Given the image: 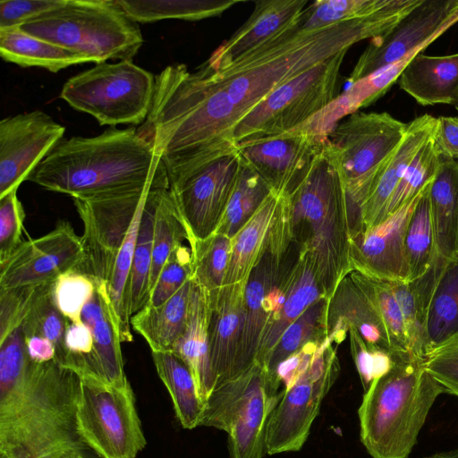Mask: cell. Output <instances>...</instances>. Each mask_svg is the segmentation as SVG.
Returning <instances> with one entry per match:
<instances>
[{
	"mask_svg": "<svg viewBox=\"0 0 458 458\" xmlns=\"http://www.w3.org/2000/svg\"><path fill=\"white\" fill-rule=\"evenodd\" d=\"M394 24L386 9L311 30L300 29L298 20L223 69L205 63L193 72L182 64L169 65L156 76L151 107L137 132L162 160L230 151L236 148V124L275 89L359 41L381 37Z\"/></svg>",
	"mask_w": 458,
	"mask_h": 458,
	"instance_id": "cell-1",
	"label": "cell"
},
{
	"mask_svg": "<svg viewBox=\"0 0 458 458\" xmlns=\"http://www.w3.org/2000/svg\"><path fill=\"white\" fill-rule=\"evenodd\" d=\"M81 379L56 360L0 358V458H62L86 449L76 428Z\"/></svg>",
	"mask_w": 458,
	"mask_h": 458,
	"instance_id": "cell-2",
	"label": "cell"
},
{
	"mask_svg": "<svg viewBox=\"0 0 458 458\" xmlns=\"http://www.w3.org/2000/svg\"><path fill=\"white\" fill-rule=\"evenodd\" d=\"M165 172L160 156L131 127L63 139L27 180L72 199L89 198L144 186Z\"/></svg>",
	"mask_w": 458,
	"mask_h": 458,
	"instance_id": "cell-3",
	"label": "cell"
},
{
	"mask_svg": "<svg viewBox=\"0 0 458 458\" xmlns=\"http://www.w3.org/2000/svg\"><path fill=\"white\" fill-rule=\"evenodd\" d=\"M287 200L293 239L311 259L326 296L331 299L352 271V220L343 170L328 139Z\"/></svg>",
	"mask_w": 458,
	"mask_h": 458,
	"instance_id": "cell-4",
	"label": "cell"
},
{
	"mask_svg": "<svg viewBox=\"0 0 458 458\" xmlns=\"http://www.w3.org/2000/svg\"><path fill=\"white\" fill-rule=\"evenodd\" d=\"M393 356V368L364 391L358 410L360 441L372 458H407L435 401L446 393L425 359Z\"/></svg>",
	"mask_w": 458,
	"mask_h": 458,
	"instance_id": "cell-5",
	"label": "cell"
},
{
	"mask_svg": "<svg viewBox=\"0 0 458 458\" xmlns=\"http://www.w3.org/2000/svg\"><path fill=\"white\" fill-rule=\"evenodd\" d=\"M20 28L96 64L131 60L144 41L139 23L117 0H65Z\"/></svg>",
	"mask_w": 458,
	"mask_h": 458,
	"instance_id": "cell-6",
	"label": "cell"
},
{
	"mask_svg": "<svg viewBox=\"0 0 458 458\" xmlns=\"http://www.w3.org/2000/svg\"><path fill=\"white\" fill-rule=\"evenodd\" d=\"M280 385L254 362L213 389L204 403L199 426L228 434L230 458H263L268 419L279 402Z\"/></svg>",
	"mask_w": 458,
	"mask_h": 458,
	"instance_id": "cell-7",
	"label": "cell"
},
{
	"mask_svg": "<svg viewBox=\"0 0 458 458\" xmlns=\"http://www.w3.org/2000/svg\"><path fill=\"white\" fill-rule=\"evenodd\" d=\"M156 77L131 60L100 63L71 77L60 98L100 125L141 124L153 101Z\"/></svg>",
	"mask_w": 458,
	"mask_h": 458,
	"instance_id": "cell-8",
	"label": "cell"
},
{
	"mask_svg": "<svg viewBox=\"0 0 458 458\" xmlns=\"http://www.w3.org/2000/svg\"><path fill=\"white\" fill-rule=\"evenodd\" d=\"M162 161L189 244L208 238L222 219L242 165L237 148L206 158Z\"/></svg>",
	"mask_w": 458,
	"mask_h": 458,
	"instance_id": "cell-9",
	"label": "cell"
},
{
	"mask_svg": "<svg viewBox=\"0 0 458 458\" xmlns=\"http://www.w3.org/2000/svg\"><path fill=\"white\" fill-rule=\"evenodd\" d=\"M343 51L275 89L234 127L237 143L253 138L283 134L296 129L325 108L337 95Z\"/></svg>",
	"mask_w": 458,
	"mask_h": 458,
	"instance_id": "cell-10",
	"label": "cell"
},
{
	"mask_svg": "<svg viewBox=\"0 0 458 458\" xmlns=\"http://www.w3.org/2000/svg\"><path fill=\"white\" fill-rule=\"evenodd\" d=\"M80 379L75 421L81 441L99 458H137L147 442L131 385Z\"/></svg>",
	"mask_w": 458,
	"mask_h": 458,
	"instance_id": "cell-11",
	"label": "cell"
},
{
	"mask_svg": "<svg viewBox=\"0 0 458 458\" xmlns=\"http://www.w3.org/2000/svg\"><path fill=\"white\" fill-rule=\"evenodd\" d=\"M408 123L387 112H356L328 135L343 170L351 214L362 224L360 208L380 165L403 140Z\"/></svg>",
	"mask_w": 458,
	"mask_h": 458,
	"instance_id": "cell-12",
	"label": "cell"
},
{
	"mask_svg": "<svg viewBox=\"0 0 458 458\" xmlns=\"http://www.w3.org/2000/svg\"><path fill=\"white\" fill-rule=\"evenodd\" d=\"M334 341L327 336L308 366L285 384L267 425V454L297 452L307 441L321 403L340 373Z\"/></svg>",
	"mask_w": 458,
	"mask_h": 458,
	"instance_id": "cell-13",
	"label": "cell"
},
{
	"mask_svg": "<svg viewBox=\"0 0 458 458\" xmlns=\"http://www.w3.org/2000/svg\"><path fill=\"white\" fill-rule=\"evenodd\" d=\"M150 182L111 194L72 199L83 224L81 237L85 261L80 272L107 284L118 251Z\"/></svg>",
	"mask_w": 458,
	"mask_h": 458,
	"instance_id": "cell-14",
	"label": "cell"
},
{
	"mask_svg": "<svg viewBox=\"0 0 458 458\" xmlns=\"http://www.w3.org/2000/svg\"><path fill=\"white\" fill-rule=\"evenodd\" d=\"M293 242L288 204L282 198L266 248L247 280L234 377L256 360L259 341L270 317L268 296L280 279L286 253Z\"/></svg>",
	"mask_w": 458,
	"mask_h": 458,
	"instance_id": "cell-15",
	"label": "cell"
},
{
	"mask_svg": "<svg viewBox=\"0 0 458 458\" xmlns=\"http://www.w3.org/2000/svg\"><path fill=\"white\" fill-rule=\"evenodd\" d=\"M457 22L458 0H422L392 30L370 39L348 83L381 71L420 47H428Z\"/></svg>",
	"mask_w": 458,
	"mask_h": 458,
	"instance_id": "cell-16",
	"label": "cell"
},
{
	"mask_svg": "<svg viewBox=\"0 0 458 458\" xmlns=\"http://www.w3.org/2000/svg\"><path fill=\"white\" fill-rule=\"evenodd\" d=\"M84 261L81 237L60 220L47 234L22 242L0 263V289L54 284L68 271H80Z\"/></svg>",
	"mask_w": 458,
	"mask_h": 458,
	"instance_id": "cell-17",
	"label": "cell"
},
{
	"mask_svg": "<svg viewBox=\"0 0 458 458\" xmlns=\"http://www.w3.org/2000/svg\"><path fill=\"white\" fill-rule=\"evenodd\" d=\"M327 139L290 131L244 140L235 147L271 192L288 197L301 184Z\"/></svg>",
	"mask_w": 458,
	"mask_h": 458,
	"instance_id": "cell-18",
	"label": "cell"
},
{
	"mask_svg": "<svg viewBox=\"0 0 458 458\" xmlns=\"http://www.w3.org/2000/svg\"><path fill=\"white\" fill-rule=\"evenodd\" d=\"M64 132L63 125L40 110L0 121V198L28 179Z\"/></svg>",
	"mask_w": 458,
	"mask_h": 458,
	"instance_id": "cell-19",
	"label": "cell"
},
{
	"mask_svg": "<svg viewBox=\"0 0 458 458\" xmlns=\"http://www.w3.org/2000/svg\"><path fill=\"white\" fill-rule=\"evenodd\" d=\"M422 191L379 225L351 236L352 270L383 280L408 281L404 238Z\"/></svg>",
	"mask_w": 458,
	"mask_h": 458,
	"instance_id": "cell-20",
	"label": "cell"
},
{
	"mask_svg": "<svg viewBox=\"0 0 458 458\" xmlns=\"http://www.w3.org/2000/svg\"><path fill=\"white\" fill-rule=\"evenodd\" d=\"M308 0H261L248 20L209 56L205 64L223 69L295 24Z\"/></svg>",
	"mask_w": 458,
	"mask_h": 458,
	"instance_id": "cell-21",
	"label": "cell"
},
{
	"mask_svg": "<svg viewBox=\"0 0 458 458\" xmlns=\"http://www.w3.org/2000/svg\"><path fill=\"white\" fill-rule=\"evenodd\" d=\"M437 123V118L428 114L408 123L403 140L380 165L371 181L360 208L361 231L384 221L386 207L394 190L419 150L433 136Z\"/></svg>",
	"mask_w": 458,
	"mask_h": 458,
	"instance_id": "cell-22",
	"label": "cell"
},
{
	"mask_svg": "<svg viewBox=\"0 0 458 458\" xmlns=\"http://www.w3.org/2000/svg\"><path fill=\"white\" fill-rule=\"evenodd\" d=\"M96 290L81 311V320L93 336V352L89 374L80 378H94L114 386L130 384L124 371L119 327L104 281L95 280Z\"/></svg>",
	"mask_w": 458,
	"mask_h": 458,
	"instance_id": "cell-23",
	"label": "cell"
},
{
	"mask_svg": "<svg viewBox=\"0 0 458 458\" xmlns=\"http://www.w3.org/2000/svg\"><path fill=\"white\" fill-rule=\"evenodd\" d=\"M245 287L242 284L223 286L216 299L209 303V358L216 386L234 377L242 330Z\"/></svg>",
	"mask_w": 458,
	"mask_h": 458,
	"instance_id": "cell-24",
	"label": "cell"
},
{
	"mask_svg": "<svg viewBox=\"0 0 458 458\" xmlns=\"http://www.w3.org/2000/svg\"><path fill=\"white\" fill-rule=\"evenodd\" d=\"M349 328H354L369 345L392 353L389 335L382 318L370 300L347 275L330 299L327 333L340 344Z\"/></svg>",
	"mask_w": 458,
	"mask_h": 458,
	"instance_id": "cell-25",
	"label": "cell"
},
{
	"mask_svg": "<svg viewBox=\"0 0 458 458\" xmlns=\"http://www.w3.org/2000/svg\"><path fill=\"white\" fill-rule=\"evenodd\" d=\"M401 89L421 106L454 105L458 99V53L416 55L398 80Z\"/></svg>",
	"mask_w": 458,
	"mask_h": 458,
	"instance_id": "cell-26",
	"label": "cell"
},
{
	"mask_svg": "<svg viewBox=\"0 0 458 458\" xmlns=\"http://www.w3.org/2000/svg\"><path fill=\"white\" fill-rule=\"evenodd\" d=\"M324 296L326 293L311 259L300 250V257L289 278L284 302L279 312L266 324L255 362L263 364L286 328Z\"/></svg>",
	"mask_w": 458,
	"mask_h": 458,
	"instance_id": "cell-27",
	"label": "cell"
},
{
	"mask_svg": "<svg viewBox=\"0 0 458 458\" xmlns=\"http://www.w3.org/2000/svg\"><path fill=\"white\" fill-rule=\"evenodd\" d=\"M209 314L206 294L193 283L187 325L172 350L191 369L204 403L216 385L209 358Z\"/></svg>",
	"mask_w": 458,
	"mask_h": 458,
	"instance_id": "cell-28",
	"label": "cell"
},
{
	"mask_svg": "<svg viewBox=\"0 0 458 458\" xmlns=\"http://www.w3.org/2000/svg\"><path fill=\"white\" fill-rule=\"evenodd\" d=\"M448 259L437 253L429 268L412 281H388L400 305L406 328L410 352L425 359L428 350L427 318L430 301Z\"/></svg>",
	"mask_w": 458,
	"mask_h": 458,
	"instance_id": "cell-29",
	"label": "cell"
},
{
	"mask_svg": "<svg viewBox=\"0 0 458 458\" xmlns=\"http://www.w3.org/2000/svg\"><path fill=\"white\" fill-rule=\"evenodd\" d=\"M428 194L437 253L451 259L458 253V160L440 156Z\"/></svg>",
	"mask_w": 458,
	"mask_h": 458,
	"instance_id": "cell-30",
	"label": "cell"
},
{
	"mask_svg": "<svg viewBox=\"0 0 458 458\" xmlns=\"http://www.w3.org/2000/svg\"><path fill=\"white\" fill-rule=\"evenodd\" d=\"M193 282L191 279L157 306L146 305L131 318V326L148 343L151 352H169L183 334L189 316Z\"/></svg>",
	"mask_w": 458,
	"mask_h": 458,
	"instance_id": "cell-31",
	"label": "cell"
},
{
	"mask_svg": "<svg viewBox=\"0 0 458 458\" xmlns=\"http://www.w3.org/2000/svg\"><path fill=\"white\" fill-rule=\"evenodd\" d=\"M281 200L271 192L245 225L231 239V253L224 286L246 285L261 257Z\"/></svg>",
	"mask_w": 458,
	"mask_h": 458,
	"instance_id": "cell-32",
	"label": "cell"
},
{
	"mask_svg": "<svg viewBox=\"0 0 458 458\" xmlns=\"http://www.w3.org/2000/svg\"><path fill=\"white\" fill-rule=\"evenodd\" d=\"M0 55L5 62L52 72L89 62L86 56L30 35L20 27L0 29Z\"/></svg>",
	"mask_w": 458,
	"mask_h": 458,
	"instance_id": "cell-33",
	"label": "cell"
},
{
	"mask_svg": "<svg viewBox=\"0 0 458 458\" xmlns=\"http://www.w3.org/2000/svg\"><path fill=\"white\" fill-rule=\"evenodd\" d=\"M165 188H168L167 175L150 187L142 211L130 276L129 297L131 317L143 309L149 300L156 210Z\"/></svg>",
	"mask_w": 458,
	"mask_h": 458,
	"instance_id": "cell-34",
	"label": "cell"
},
{
	"mask_svg": "<svg viewBox=\"0 0 458 458\" xmlns=\"http://www.w3.org/2000/svg\"><path fill=\"white\" fill-rule=\"evenodd\" d=\"M160 379L167 388L176 417L186 429L199 427L204 403L189 366L174 352H151Z\"/></svg>",
	"mask_w": 458,
	"mask_h": 458,
	"instance_id": "cell-35",
	"label": "cell"
},
{
	"mask_svg": "<svg viewBox=\"0 0 458 458\" xmlns=\"http://www.w3.org/2000/svg\"><path fill=\"white\" fill-rule=\"evenodd\" d=\"M330 299L324 296L310 305L283 333L276 345L267 356L263 366L269 377L276 378L277 367L287 358L302 349L310 342L323 343L327 338V315Z\"/></svg>",
	"mask_w": 458,
	"mask_h": 458,
	"instance_id": "cell-36",
	"label": "cell"
},
{
	"mask_svg": "<svg viewBox=\"0 0 458 458\" xmlns=\"http://www.w3.org/2000/svg\"><path fill=\"white\" fill-rule=\"evenodd\" d=\"M128 16L140 23L166 19L199 21L216 17L239 0H117Z\"/></svg>",
	"mask_w": 458,
	"mask_h": 458,
	"instance_id": "cell-37",
	"label": "cell"
},
{
	"mask_svg": "<svg viewBox=\"0 0 458 458\" xmlns=\"http://www.w3.org/2000/svg\"><path fill=\"white\" fill-rule=\"evenodd\" d=\"M457 332L458 253L445 265L430 301L427 318L428 352Z\"/></svg>",
	"mask_w": 458,
	"mask_h": 458,
	"instance_id": "cell-38",
	"label": "cell"
},
{
	"mask_svg": "<svg viewBox=\"0 0 458 458\" xmlns=\"http://www.w3.org/2000/svg\"><path fill=\"white\" fill-rule=\"evenodd\" d=\"M192 258L191 280L206 294L209 303L222 290L228 268L231 239L214 233L190 245Z\"/></svg>",
	"mask_w": 458,
	"mask_h": 458,
	"instance_id": "cell-39",
	"label": "cell"
},
{
	"mask_svg": "<svg viewBox=\"0 0 458 458\" xmlns=\"http://www.w3.org/2000/svg\"><path fill=\"white\" fill-rule=\"evenodd\" d=\"M270 193L265 182L242 161L237 181L215 233L232 239Z\"/></svg>",
	"mask_w": 458,
	"mask_h": 458,
	"instance_id": "cell-40",
	"label": "cell"
},
{
	"mask_svg": "<svg viewBox=\"0 0 458 458\" xmlns=\"http://www.w3.org/2000/svg\"><path fill=\"white\" fill-rule=\"evenodd\" d=\"M431 182L423 189L405 233L408 281L425 274L437 255L428 194Z\"/></svg>",
	"mask_w": 458,
	"mask_h": 458,
	"instance_id": "cell-41",
	"label": "cell"
},
{
	"mask_svg": "<svg viewBox=\"0 0 458 458\" xmlns=\"http://www.w3.org/2000/svg\"><path fill=\"white\" fill-rule=\"evenodd\" d=\"M349 276L370 300L386 327L393 355L411 353L400 305L387 280L352 270Z\"/></svg>",
	"mask_w": 458,
	"mask_h": 458,
	"instance_id": "cell-42",
	"label": "cell"
},
{
	"mask_svg": "<svg viewBox=\"0 0 458 458\" xmlns=\"http://www.w3.org/2000/svg\"><path fill=\"white\" fill-rule=\"evenodd\" d=\"M183 240L188 241L186 229L169 188H165L156 210L149 279L150 293L167 259L178 246L182 244Z\"/></svg>",
	"mask_w": 458,
	"mask_h": 458,
	"instance_id": "cell-43",
	"label": "cell"
},
{
	"mask_svg": "<svg viewBox=\"0 0 458 458\" xmlns=\"http://www.w3.org/2000/svg\"><path fill=\"white\" fill-rule=\"evenodd\" d=\"M54 284L38 285L22 322L25 337L39 335L56 348V360L64 356V337L69 320L58 310L53 297Z\"/></svg>",
	"mask_w": 458,
	"mask_h": 458,
	"instance_id": "cell-44",
	"label": "cell"
},
{
	"mask_svg": "<svg viewBox=\"0 0 458 458\" xmlns=\"http://www.w3.org/2000/svg\"><path fill=\"white\" fill-rule=\"evenodd\" d=\"M390 0H317L299 19L301 30H311L362 19L385 8Z\"/></svg>",
	"mask_w": 458,
	"mask_h": 458,
	"instance_id": "cell-45",
	"label": "cell"
},
{
	"mask_svg": "<svg viewBox=\"0 0 458 458\" xmlns=\"http://www.w3.org/2000/svg\"><path fill=\"white\" fill-rule=\"evenodd\" d=\"M439 159L432 136L421 147L403 174L386 207L384 221L433 181Z\"/></svg>",
	"mask_w": 458,
	"mask_h": 458,
	"instance_id": "cell-46",
	"label": "cell"
},
{
	"mask_svg": "<svg viewBox=\"0 0 458 458\" xmlns=\"http://www.w3.org/2000/svg\"><path fill=\"white\" fill-rule=\"evenodd\" d=\"M96 284L78 270L60 276L53 285V297L58 310L71 322H81V311L91 299Z\"/></svg>",
	"mask_w": 458,
	"mask_h": 458,
	"instance_id": "cell-47",
	"label": "cell"
},
{
	"mask_svg": "<svg viewBox=\"0 0 458 458\" xmlns=\"http://www.w3.org/2000/svg\"><path fill=\"white\" fill-rule=\"evenodd\" d=\"M192 276L190 247L178 246L163 266L147 305L157 306L174 295Z\"/></svg>",
	"mask_w": 458,
	"mask_h": 458,
	"instance_id": "cell-48",
	"label": "cell"
},
{
	"mask_svg": "<svg viewBox=\"0 0 458 458\" xmlns=\"http://www.w3.org/2000/svg\"><path fill=\"white\" fill-rule=\"evenodd\" d=\"M348 333L352 356L366 391L374 380L393 368L394 359L388 351L369 345L354 328H349Z\"/></svg>",
	"mask_w": 458,
	"mask_h": 458,
	"instance_id": "cell-49",
	"label": "cell"
},
{
	"mask_svg": "<svg viewBox=\"0 0 458 458\" xmlns=\"http://www.w3.org/2000/svg\"><path fill=\"white\" fill-rule=\"evenodd\" d=\"M426 369L458 397V332L445 342L430 349L425 357Z\"/></svg>",
	"mask_w": 458,
	"mask_h": 458,
	"instance_id": "cell-50",
	"label": "cell"
},
{
	"mask_svg": "<svg viewBox=\"0 0 458 458\" xmlns=\"http://www.w3.org/2000/svg\"><path fill=\"white\" fill-rule=\"evenodd\" d=\"M25 212L13 190L0 198V263L8 259L22 242Z\"/></svg>",
	"mask_w": 458,
	"mask_h": 458,
	"instance_id": "cell-51",
	"label": "cell"
},
{
	"mask_svg": "<svg viewBox=\"0 0 458 458\" xmlns=\"http://www.w3.org/2000/svg\"><path fill=\"white\" fill-rule=\"evenodd\" d=\"M65 0H1L0 29L21 27L62 4Z\"/></svg>",
	"mask_w": 458,
	"mask_h": 458,
	"instance_id": "cell-52",
	"label": "cell"
},
{
	"mask_svg": "<svg viewBox=\"0 0 458 458\" xmlns=\"http://www.w3.org/2000/svg\"><path fill=\"white\" fill-rule=\"evenodd\" d=\"M433 141L439 156L458 160V117H438Z\"/></svg>",
	"mask_w": 458,
	"mask_h": 458,
	"instance_id": "cell-53",
	"label": "cell"
},
{
	"mask_svg": "<svg viewBox=\"0 0 458 458\" xmlns=\"http://www.w3.org/2000/svg\"><path fill=\"white\" fill-rule=\"evenodd\" d=\"M26 351L29 359L36 363H45L56 359L55 344L39 335L26 337Z\"/></svg>",
	"mask_w": 458,
	"mask_h": 458,
	"instance_id": "cell-54",
	"label": "cell"
},
{
	"mask_svg": "<svg viewBox=\"0 0 458 458\" xmlns=\"http://www.w3.org/2000/svg\"><path fill=\"white\" fill-rule=\"evenodd\" d=\"M423 458H458V448L442 451Z\"/></svg>",
	"mask_w": 458,
	"mask_h": 458,
	"instance_id": "cell-55",
	"label": "cell"
},
{
	"mask_svg": "<svg viewBox=\"0 0 458 458\" xmlns=\"http://www.w3.org/2000/svg\"><path fill=\"white\" fill-rule=\"evenodd\" d=\"M86 449H77L67 453L64 458H88L85 453Z\"/></svg>",
	"mask_w": 458,
	"mask_h": 458,
	"instance_id": "cell-56",
	"label": "cell"
},
{
	"mask_svg": "<svg viewBox=\"0 0 458 458\" xmlns=\"http://www.w3.org/2000/svg\"><path fill=\"white\" fill-rule=\"evenodd\" d=\"M454 108H455V110H456V112H457V117H458V99H457V101L455 102V104L454 105Z\"/></svg>",
	"mask_w": 458,
	"mask_h": 458,
	"instance_id": "cell-57",
	"label": "cell"
}]
</instances>
